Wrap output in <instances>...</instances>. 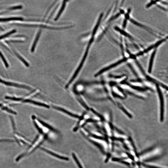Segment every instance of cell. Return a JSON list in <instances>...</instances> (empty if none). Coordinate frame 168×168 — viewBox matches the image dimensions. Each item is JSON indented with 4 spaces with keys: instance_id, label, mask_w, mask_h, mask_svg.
<instances>
[{
    "instance_id": "cell-26",
    "label": "cell",
    "mask_w": 168,
    "mask_h": 168,
    "mask_svg": "<svg viewBox=\"0 0 168 168\" xmlns=\"http://www.w3.org/2000/svg\"><path fill=\"white\" fill-rule=\"evenodd\" d=\"M156 1H152L151 2L147 5L146 7L148 8L150 7L152 5V4H155L156 3Z\"/></svg>"
},
{
    "instance_id": "cell-6",
    "label": "cell",
    "mask_w": 168,
    "mask_h": 168,
    "mask_svg": "<svg viewBox=\"0 0 168 168\" xmlns=\"http://www.w3.org/2000/svg\"><path fill=\"white\" fill-rule=\"evenodd\" d=\"M23 102H24L32 103V104H34L35 105L42 107L46 108H50V107H49L48 105L45 104L38 102L32 100H26L23 101Z\"/></svg>"
},
{
    "instance_id": "cell-30",
    "label": "cell",
    "mask_w": 168,
    "mask_h": 168,
    "mask_svg": "<svg viewBox=\"0 0 168 168\" xmlns=\"http://www.w3.org/2000/svg\"><path fill=\"white\" fill-rule=\"evenodd\" d=\"M22 7L21 6H19L17 7H14L12 8V9H19L21 8Z\"/></svg>"
},
{
    "instance_id": "cell-7",
    "label": "cell",
    "mask_w": 168,
    "mask_h": 168,
    "mask_svg": "<svg viewBox=\"0 0 168 168\" xmlns=\"http://www.w3.org/2000/svg\"><path fill=\"white\" fill-rule=\"evenodd\" d=\"M156 52V50H154V52H152L151 56L149 63V69H148V72H149V73H151L152 71L153 62H154Z\"/></svg>"
},
{
    "instance_id": "cell-21",
    "label": "cell",
    "mask_w": 168,
    "mask_h": 168,
    "mask_svg": "<svg viewBox=\"0 0 168 168\" xmlns=\"http://www.w3.org/2000/svg\"><path fill=\"white\" fill-rule=\"evenodd\" d=\"M166 41V39H162L161 40L158 41L157 43H156L154 45H153L154 46V48H156L157 47L159 46L163 42H164Z\"/></svg>"
},
{
    "instance_id": "cell-12",
    "label": "cell",
    "mask_w": 168,
    "mask_h": 168,
    "mask_svg": "<svg viewBox=\"0 0 168 168\" xmlns=\"http://www.w3.org/2000/svg\"><path fill=\"white\" fill-rule=\"evenodd\" d=\"M23 18H0V22H5L12 20H21Z\"/></svg>"
},
{
    "instance_id": "cell-23",
    "label": "cell",
    "mask_w": 168,
    "mask_h": 168,
    "mask_svg": "<svg viewBox=\"0 0 168 168\" xmlns=\"http://www.w3.org/2000/svg\"><path fill=\"white\" fill-rule=\"evenodd\" d=\"M90 136L94 138H95V139H100L101 140H103V138L102 137L100 136H99L95 135L90 134Z\"/></svg>"
},
{
    "instance_id": "cell-25",
    "label": "cell",
    "mask_w": 168,
    "mask_h": 168,
    "mask_svg": "<svg viewBox=\"0 0 168 168\" xmlns=\"http://www.w3.org/2000/svg\"><path fill=\"white\" fill-rule=\"evenodd\" d=\"M154 48V46H153V45H152L150 47H148L146 49V50H145L143 52H144V53H147L148 52H149L152 49Z\"/></svg>"
},
{
    "instance_id": "cell-8",
    "label": "cell",
    "mask_w": 168,
    "mask_h": 168,
    "mask_svg": "<svg viewBox=\"0 0 168 168\" xmlns=\"http://www.w3.org/2000/svg\"><path fill=\"white\" fill-rule=\"evenodd\" d=\"M66 1H64L63 3H62V6L60 8V10H59L58 13L55 19V21H57L59 18L60 17L64 9L65 8L66 6Z\"/></svg>"
},
{
    "instance_id": "cell-4",
    "label": "cell",
    "mask_w": 168,
    "mask_h": 168,
    "mask_svg": "<svg viewBox=\"0 0 168 168\" xmlns=\"http://www.w3.org/2000/svg\"><path fill=\"white\" fill-rule=\"evenodd\" d=\"M52 107L54 108V109L61 112H62L63 113L66 114H67L68 115L70 116L76 118H81V117L79 116L76 115L75 114H74L70 112H69L68 111L66 110L61 107L54 106H52Z\"/></svg>"
},
{
    "instance_id": "cell-9",
    "label": "cell",
    "mask_w": 168,
    "mask_h": 168,
    "mask_svg": "<svg viewBox=\"0 0 168 168\" xmlns=\"http://www.w3.org/2000/svg\"><path fill=\"white\" fill-rule=\"evenodd\" d=\"M129 18L130 17L128 18L127 19H129V20L132 23L136 25V26L140 27L146 30H147L148 31L151 32L153 34H154V33H152V32L151 31V30H150V29L149 28H148L147 27H146L144 25H142L141 24H140V23H138L137 22H136V21H135L134 20H133L132 19H131Z\"/></svg>"
},
{
    "instance_id": "cell-27",
    "label": "cell",
    "mask_w": 168,
    "mask_h": 168,
    "mask_svg": "<svg viewBox=\"0 0 168 168\" xmlns=\"http://www.w3.org/2000/svg\"><path fill=\"white\" fill-rule=\"evenodd\" d=\"M120 15V13H119L117 14L116 16H115L114 17H113L111 18L110 19L109 21H111L113 20L114 19H115L119 16Z\"/></svg>"
},
{
    "instance_id": "cell-16",
    "label": "cell",
    "mask_w": 168,
    "mask_h": 168,
    "mask_svg": "<svg viewBox=\"0 0 168 168\" xmlns=\"http://www.w3.org/2000/svg\"><path fill=\"white\" fill-rule=\"evenodd\" d=\"M2 109L6 111L8 113L12 114L15 115L17 114V113L13 110L9 109L7 107H4Z\"/></svg>"
},
{
    "instance_id": "cell-17",
    "label": "cell",
    "mask_w": 168,
    "mask_h": 168,
    "mask_svg": "<svg viewBox=\"0 0 168 168\" xmlns=\"http://www.w3.org/2000/svg\"><path fill=\"white\" fill-rule=\"evenodd\" d=\"M16 30H13L12 31H11L10 32H9L7 34L4 35H2V36H0V40L5 38L9 35H10L15 32H16Z\"/></svg>"
},
{
    "instance_id": "cell-20",
    "label": "cell",
    "mask_w": 168,
    "mask_h": 168,
    "mask_svg": "<svg viewBox=\"0 0 168 168\" xmlns=\"http://www.w3.org/2000/svg\"><path fill=\"white\" fill-rule=\"evenodd\" d=\"M17 55L20 60L25 64V65L27 67H28L29 66V64L24 59L22 56H20L18 54H17Z\"/></svg>"
},
{
    "instance_id": "cell-31",
    "label": "cell",
    "mask_w": 168,
    "mask_h": 168,
    "mask_svg": "<svg viewBox=\"0 0 168 168\" xmlns=\"http://www.w3.org/2000/svg\"><path fill=\"white\" fill-rule=\"evenodd\" d=\"M158 6V7H159L160 8L162 9L163 10H164L165 11H166V9L165 8H163V7H161L160 6Z\"/></svg>"
},
{
    "instance_id": "cell-32",
    "label": "cell",
    "mask_w": 168,
    "mask_h": 168,
    "mask_svg": "<svg viewBox=\"0 0 168 168\" xmlns=\"http://www.w3.org/2000/svg\"><path fill=\"white\" fill-rule=\"evenodd\" d=\"M160 2H161V3H162L163 4H164L165 5H167V2H164V1H160Z\"/></svg>"
},
{
    "instance_id": "cell-15",
    "label": "cell",
    "mask_w": 168,
    "mask_h": 168,
    "mask_svg": "<svg viewBox=\"0 0 168 168\" xmlns=\"http://www.w3.org/2000/svg\"><path fill=\"white\" fill-rule=\"evenodd\" d=\"M89 141L91 143H92V144L94 145H95V146H96L97 147L99 148V149L101 150L102 151L103 149L102 148V146L98 143H97L96 142L93 141L90 139H88Z\"/></svg>"
},
{
    "instance_id": "cell-29",
    "label": "cell",
    "mask_w": 168,
    "mask_h": 168,
    "mask_svg": "<svg viewBox=\"0 0 168 168\" xmlns=\"http://www.w3.org/2000/svg\"><path fill=\"white\" fill-rule=\"evenodd\" d=\"M144 52H139V53H138V54H137L136 56H141V55H143V54H144Z\"/></svg>"
},
{
    "instance_id": "cell-14",
    "label": "cell",
    "mask_w": 168,
    "mask_h": 168,
    "mask_svg": "<svg viewBox=\"0 0 168 168\" xmlns=\"http://www.w3.org/2000/svg\"><path fill=\"white\" fill-rule=\"evenodd\" d=\"M72 156L74 160H75V161L76 162L78 167L79 168H83L82 166L80 164V161H79L78 159H77V158L76 155H75V153H74L73 152L72 153Z\"/></svg>"
},
{
    "instance_id": "cell-33",
    "label": "cell",
    "mask_w": 168,
    "mask_h": 168,
    "mask_svg": "<svg viewBox=\"0 0 168 168\" xmlns=\"http://www.w3.org/2000/svg\"><path fill=\"white\" fill-rule=\"evenodd\" d=\"M4 106H3V105L1 104H0V107L2 108V109L4 107Z\"/></svg>"
},
{
    "instance_id": "cell-13",
    "label": "cell",
    "mask_w": 168,
    "mask_h": 168,
    "mask_svg": "<svg viewBox=\"0 0 168 168\" xmlns=\"http://www.w3.org/2000/svg\"><path fill=\"white\" fill-rule=\"evenodd\" d=\"M38 121H39L40 123L41 124H42V125H43L44 127H45L47 128V129L56 132V131L55 129H54L53 128L52 126H51L50 125H49L47 124L39 119H38Z\"/></svg>"
},
{
    "instance_id": "cell-24",
    "label": "cell",
    "mask_w": 168,
    "mask_h": 168,
    "mask_svg": "<svg viewBox=\"0 0 168 168\" xmlns=\"http://www.w3.org/2000/svg\"><path fill=\"white\" fill-rule=\"evenodd\" d=\"M120 107L121 109L124 112H125L128 116H129L130 118H131L132 117L131 115L130 114H129V113H128L127 111H126V110H125V109L124 108L122 107L121 106V105H120Z\"/></svg>"
},
{
    "instance_id": "cell-2",
    "label": "cell",
    "mask_w": 168,
    "mask_h": 168,
    "mask_svg": "<svg viewBox=\"0 0 168 168\" xmlns=\"http://www.w3.org/2000/svg\"><path fill=\"white\" fill-rule=\"evenodd\" d=\"M157 89L159 96L160 103V120L162 121L164 119V97H163L162 93L159 86H157Z\"/></svg>"
},
{
    "instance_id": "cell-19",
    "label": "cell",
    "mask_w": 168,
    "mask_h": 168,
    "mask_svg": "<svg viewBox=\"0 0 168 168\" xmlns=\"http://www.w3.org/2000/svg\"><path fill=\"white\" fill-rule=\"evenodd\" d=\"M0 57H1L2 59V60L4 62V65H5L6 67V68H8V65L7 62V61H6L5 58H4V57L3 55V54L1 52H0Z\"/></svg>"
},
{
    "instance_id": "cell-18",
    "label": "cell",
    "mask_w": 168,
    "mask_h": 168,
    "mask_svg": "<svg viewBox=\"0 0 168 168\" xmlns=\"http://www.w3.org/2000/svg\"><path fill=\"white\" fill-rule=\"evenodd\" d=\"M6 99L7 100H10L15 101H20L22 100V99L20 98H17L15 97H6Z\"/></svg>"
},
{
    "instance_id": "cell-11",
    "label": "cell",
    "mask_w": 168,
    "mask_h": 168,
    "mask_svg": "<svg viewBox=\"0 0 168 168\" xmlns=\"http://www.w3.org/2000/svg\"><path fill=\"white\" fill-rule=\"evenodd\" d=\"M115 29L117 31L119 32L121 34H122L123 35L125 36L128 38H129L131 39L134 40L133 38L129 34L127 33L125 31L123 30H122L121 29L117 27H115Z\"/></svg>"
},
{
    "instance_id": "cell-28",
    "label": "cell",
    "mask_w": 168,
    "mask_h": 168,
    "mask_svg": "<svg viewBox=\"0 0 168 168\" xmlns=\"http://www.w3.org/2000/svg\"><path fill=\"white\" fill-rule=\"evenodd\" d=\"M127 23V19H125L124 21L123 27V28H125L126 26V24Z\"/></svg>"
},
{
    "instance_id": "cell-5",
    "label": "cell",
    "mask_w": 168,
    "mask_h": 168,
    "mask_svg": "<svg viewBox=\"0 0 168 168\" xmlns=\"http://www.w3.org/2000/svg\"><path fill=\"white\" fill-rule=\"evenodd\" d=\"M41 149L42 150L47 152L48 153V154H50L51 155L53 156L58 158V159L66 161H68L69 160V158L68 157L58 155L57 154H55V153L53 152L52 151L47 150V149H45V148H41Z\"/></svg>"
},
{
    "instance_id": "cell-10",
    "label": "cell",
    "mask_w": 168,
    "mask_h": 168,
    "mask_svg": "<svg viewBox=\"0 0 168 168\" xmlns=\"http://www.w3.org/2000/svg\"><path fill=\"white\" fill-rule=\"evenodd\" d=\"M41 31L40 30L38 32L37 36L36 37L35 39V40L34 42L32 44V48L31 49V52H33L34 51L35 49L36 45H37V43L38 42V39L40 37V35L41 34Z\"/></svg>"
},
{
    "instance_id": "cell-22",
    "label": "cell",
    "mask_w": 168,
    "mask_h": 168,
    "mask_svg": "<svg viewBox=\"0 0 168 168\" xmlns=\"http://www.w3.org/2000/svg\"><path fill=\"white\" fill-rule=\"evenodd\" d=\"M91 110L92 112L94 114H95L97 116H98L100 118V119H101L103 120L104 119L103 117L99 113H97V112L93 109L92 108L91 109Z\"/></svg>"
},
{
    "instance_id": "cell-3",
    "label": "cell",
    "mask_w": 168,
    "mask_h": 168,
    "mask_svg": "<svg viewBox=\"0 0 168 168\" xmlns=\"http://www.w3.org/2000/svg\"><path fill=\"white\" fill-rule=\"evenodd\" d=\"M0 83L4 84V85L8 86L14 87L16 88L23 89H27L28 90L31 89V88L28 86L20 85V84H19L17 83L6 81H5L3 80H1V79H0Z\"/></svg>"
},
{
    "instance_id": "cell-1",
    "label": "cell",
    "mask_w": 168,
    "mask_h": 168,
    "mask_svg": "<svg viewBox=\"0 0 168 168\" xmlns=\"http://www.w3.org/2000/svg\"><path fill=\"white\" fill-rule=\"evenodd\" d=\"M127 60V59L126 58H124L121 60L118 61L117 62L114 63L112 65L109 66L105 68H103L102 69L101 71H100L99 72H98L97 73L96 75H95V77H97L98 76H100L101 74L102 73H103L105 72L106 71H107L108 70H110V69H112L113 68H114L117 66L120 65V64H121L122 63L125 62Z\"/></svg>"
}]
</instances>
